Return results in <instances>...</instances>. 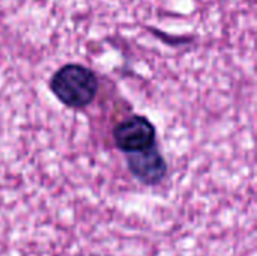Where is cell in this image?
I'll return each mask as SVG.
<instances>
[{"label":"cell","mask_w":257,"mask_h":256,"mask_svg":"<svg viewBox=\"0 0 257 256\" xmlns=\"http://www.w3.org/2000/svg\"><path fill=\"white\" fill-rule=\"evenodd\" d=\"M130 174L145 186H158L167 175L169 166L158 146L148 151L130 154L126 158Z\"/></svg>","instance_id":"obj_3"},{"label":"cell","mask_w":257,"mask_h":256,"mask_svg":"<svg viewBox=\"0 0 257 256\" xmlns=\"http://www.w3.org/2000/svg\"><path fill=\"white\" fill-rule=\"evenodd\" d=\"M50 91L66 107L86 109L98 95V75L81 63H66L60 66L50 78Z\"/></svg>","instance_id":"obj_1"},{"label":"cell","mask_w":257,"mask_h":256,"mask_svg":"<svg viewBox=\"0 0 257 256\" xmlns=\"http://www.w3.org/2000/svg\"><path fill=\"white\" fill-rule=\"evenodd\" d=\"M113 140L126 155L137 154L157 146V130L146 116L133 115L113 128Z\"/></svg>","instance_id":"obj_2"}]
</instances>
